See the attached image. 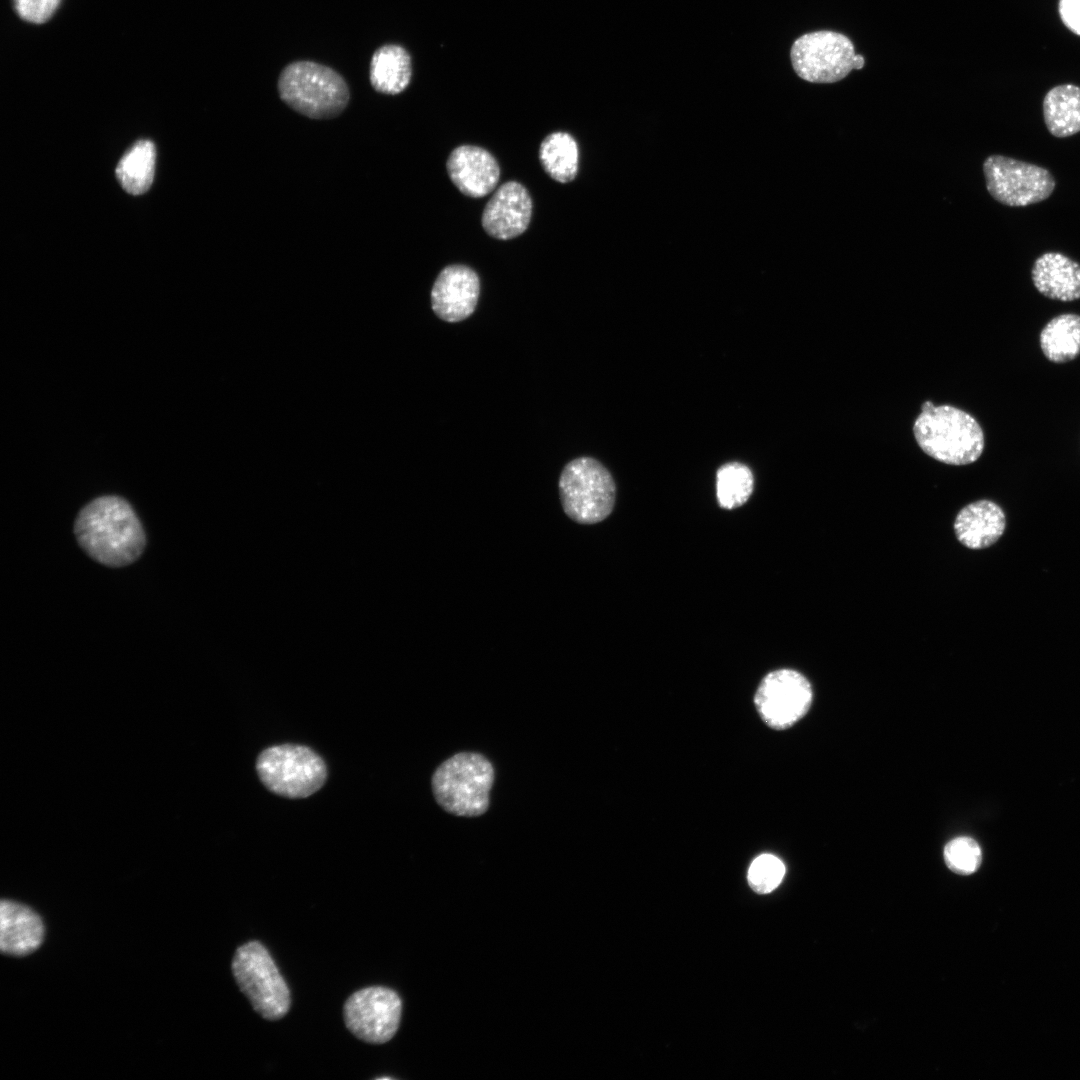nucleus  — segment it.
<instances>
[{"instance_id":"1","label":"nucleus","mask_w":1080,"mask_h":1080,"mask_svg":"<svg viewBox=\"0 0 1080 1080\" xmlns=\"http://www.w3.org/2000/svg\"><path fill=\"white\" fill-rule=\"evenodd\" d=\"M74 533L92 559L109 567L133 563L146 543L135 511L118 496H101L85 505L76 517Z\"/></svg>"},{"instance_id":"2","label":"nucleus","mask_w":1080,"mask_h":1080,"mask_svg":"<svg viewBox=\"0 0 1080 1080\" xmlns=\"http://www.w3.org/2000/svg\"><path fill=\"white\" fill-rule=\"evenodd\" d=\"M921 408L913 434L928 456L950 465L979 459L985 446L984 432L972 415L951 405L935 406L929 400Z\"/></svg>"},{"instance_id":"3","label":"nucleus","mask_w":1080,"mask_h":1080,"mask_svg":"<svg viewBox=\"0 0 1080 1080\" xmlns=\"http://www.w3.org/2000/svg\"><path fill=\"white\" fill-rule=\"evenodd\" d=\"M494 780V766L486 756L459 752L436 768L431 787L444 811L459 817H478L489 809Z\"/></svg>"},{"instance_id":"4","label":"nucleus","mask_w":1080,"mask_h":1080,"mask_svg":"<svg viewBox=\"0 0 1080 1080\" xmlns=\"http://www.w3.org/2000/svg\"><path fill=\"white\" fill-rule=\"evenodd\" d=\"M281 100L312 119H330L346 108L350 92L345 79L329 66L299 60L286 65L278 78Z\"/></svg>"},{"instance_id":"5","label":"nucleus","mask_w":1080,"mask_h":1080,"mask_svg":"<svg viewBox=\"0 0 1080 1080\" xmlns=\"http://www.w3.org/2000/svg\"><path fill=\"white\" fill-rule=\"evenodd\" d=\"M559 493L569 518L580 524H595L612 512L616 486L605 466L584 456L565 465L559 478Z\"/></svg>"},{"instance_id":"6","label":"nucleus","mask_w":1080,"mask_h":1080,"mask_svg":"<svg viewBox=\"0 0 1080 1080\" xmlns=\"http://www.w3.org/2000/svg\"><path fill=\"white\" fill-rule=\"evenodd\" d=\"M232 972L242 993L264 1019L278 1020L290 1008L289 988L267 949L258 941L239 946Z\"/></svg>"},{"instance_id":"7","label":"nucleus","mask_w":1080,"mask_h":1080,"mask_svg":"<svg viewBox=\"0 0 1080 1080\" xmlns=\"http://www.w3.org/2000/svg\"><path fill=\"white\" fill-rule=\"evenodd\" d=\"M256 770L271 792L288 798H305L318 791L327 778L323 759L302 745L269 747L258 756Z\"/></svg>"},{"instance_id":"8","label":"nucleus","mask_w":1080,"mask_h":1080,"mask_svg":"<svg viewBox=\"0 0 1080 1080\" xmlns=\"http://www.w3.org/2000/svg\"><path fill=\"white\" fill-rule=\"evenodd\" d=\"M796 74L811 83L828 84L861 69L865 59L855 53L852 41L839 32L821 30L797 38L790 51Z\"/></svg>"},{"instance_id":"9","label":"nucleus","mask_w":1080,"mask_h":1080,"mask_svg":"<svg viewBox=\"0 0 1080 1080\" xmlns=\"http://www.w3.org/2000/svg\"><path fill=\"white\" fill-rule=\"evenodd\" d=\"M989 194L999 203L1024 207L1046 200L1056 182L1044 167L1003 155H990L983 162Z\"/></svg>"},{"instance_id":"10","label":"nucleus","mask_w":1080,"mask_h":1080,"mask_svg":"<svg viewBox=\"0 0 1080 1080\" xmlns=\"http://www.w3.org/2000/svg\"><path fill=\"white\" fill-rule=\"evenodd\" d=\"M813 690L808 679L792 669L768 673L754 696L755 708L762 721L775 730H785L809 711Z\"/></svg>"},{"instance_id":"11","label":"nucleus","mask_w":1080,"mask_h":1080,"mask_svg":"<svg viewBox=\"0 0 1080 1080\" xmlns=\"http://www.w3.org/2000/svg\"><path fill=\"white\" fill-rule=\"evenodd\" d=\"M402 1002L387 987L372 986L354 992L344 1004V1021L358 1039L371 1043L388 1042L397 1032Z\"/></svg>"},{"instance_id":"12","label":"nucleus","mask_w":1080,"mask_h":1080,"mask_svg":"<svg viewBox=\"0 0 1080 1080\" xmlns=\"http://www.w3.org/2000/svg\"><path fill=\"white\" fill-rule=\"evenodd\" d=\"M479 293L480 280L472 268L462 264L449 265L435 279L431 306L440 319L459 322L474 312Z\"/></svg>"},{"instance_id":"13","label":"nucleus","mask_w":1080,"mask_h":1080,"mask_svg":"<svg viewBox=\"0 0 1080 1080\" xmlns=\"http://www.w3.org/2000/svg\"><path fill=\"white\" fill-rule=\"evenodd\" d=\"M533 204L528 190L517 181L500 185L486 203L481 223L485 232L499 240H509L528 228Z\"/></svg>"},{"instance_id":"14","label":"nucleus","mask_w":1080,"mask_h":1080,"mask_svg":"<svg viewBox=\"0 0 1080 1080\" xmlns=\"http://www.w3.org/2000/svg\"><path fill=\"white\" fill-rule=\"evenodd\" d=\"M448 176L457 189L472 198L492 192L500 178V167L486 149L461 145L452 150L446 162Z\"/></svg>"},{"instance_id":"15","label":"nucleus","mask_w":1080,"mask_h":1080,"mask_svg":"<svg viewBox=\"0 0 1080 1080\" xmlns=\"http://www.w3.org/2000/svg\"><path fill=\"white\" fill-rule=\"evenodd\" d=\"M44 939L41 917L26 905L2 900L0 903V949L11 956L37 950Z\"/></svg>"},{"instance_id":"16","label":"nucleus","mask_w":1080,"mask_h":1080,"mask_svg":"<svg viewBox=\"0 0 1080 1080\" xmlns=\"http://www.w3.org/2000/svg\"><path fill=\"white\" fill-rule=\"evenodd\" d=\"M1006 526L1003 510L990 500H978L963 507L954 521L958 541L969 549L990 547Z\"/></svg>"},{"instance_id":"17","label":"nucleus","mask_w":1080,"mask_h":1080,"mask_svg":"<svg viewBox=\"0 0 1080 1080\" xmlns=\"http://www.w3.org/2000/svg\"><path fill=\"white\" fill-rule=\"evenodd\" d=\"M1032 281L1043 296L1063 302L1080 299V264L1059 252L1039 256L1032 267Z\"/></svg>"},{"instance_id":"18","label":"nucleus","mask_w":1080,"mask_h":1080,"mask_svg":"<svg viewBox=\"0 0 1080 1080\" xmlns=\"http://www.w3.org/2000/svg\"><path fill=\"white\" fill-rule=\"evenodd\" d=\"M411 76V57L404 47L385 44L373 53L369 77L375 91L386 95L399 94L407 88Z\"/></svg>"},{"instance_id":"19","label":"nucleus","mask_w":1080,"mask_h":1080,"mask_svg":"<svg viewBox=\"0 0 1080 1080\" xmlns=\"http://www.w3.org/2000/svg\"><path fill=\"white\" fill-rule=\"evenodd\" d=\"M1043 116L1048 131L1055 137L1080 132V87L1063 84L1049 90L1043 100Z\"/></svg>"},{"instance_id":"20","label":"nucleus","mask_w":1080,"mask_h":1080,"mask_svg":"<svg viewBox=\"0 0 1080 1080\" xmlns=\"http://www.w3.org/2000/svg\"><path fill=\"white\" fill-rule=\"evenodd\" d=\"M1040 347L1051 362L1074 360L1080 354V315L1065 313L1052 318L1040 333Z\"/></svg>"},{"instance_id":"21","label":"nucleus","mask_w":1080,"mask_h":1080,"mask_svg":"<svg viewBox=\"0 0 1080 1080\" xmlns=\"http://www.w3.org/2000/svg\"><path fill=\"white\" fill-rule=\"evenodd\" d=\"M539 160L544 171L553 180L559 183L571 182L578 173V144L567 132L550 133L540 144Z\"/></svg>"},{"instance_id":"22","label":"nucleus","mask_w":1080,"mask_h":1080,"mask_svg":"<svg viewBox=\"0 0 1080 1080\" xmlns=\"http://www.w3.org/2000/svg\"><path fill=\"white\" fill-rule=\"evenodd\" d=\"M156 150L149 140L136 142L120 159L116 177L122 188L132 194L145 193L154 178Z\"/></svg>"},{"instance_id":"23","label":"nucleus","mask_w":1080,"mask_h":1080,"mask_svg":"<svg viewBox=\"0 0 1080 1080\" xmlns=\"http://www.w3.org/2000/svg\"><path fill=\"white\" fill-rule=\"evenodd\" d=\"M753 485V474L746 465L738 462L724 464L719 468L716 477L719 505L724 509L743 505L752 494Z\"/></svg>"},{"instance_id":"24","label":"nucleus","mask_w":1080,"mask_h":1080,"mask_svg":"<svg viewBox=\"0 0 1080 1080\" xmlns=\"http://www.w3.org/2000/svg\"><path fill=\"white\" fill-rule=\"evenodd\" d=\"M944 860L952 872L969 875L974 873L981 865V848L973 838L959 836L951 839L945 845Z\"/></svg>"},{"instance_id":"25","label":"nucleus","mask_w":1080,"mask_h":1080,"mask_svg":"<svg viewBox=\"0 0 1080 1080\" xmlns=\"http://www.w3.org/2000/svg\"><path fill=\"white\" fill-rule=\"evenodd\" d=\"M785 875V865L772 854L757 856L751 863L747 879L750 888L758 894H767L779 886Z\"/></svg>"},{"instance_id":"26","label":"nucleus","mask_w":1080,"mask_h":1080,"mask_svg":"<svg viewBox=\"0 0 1080 1080\" xmlns=\"http://www.w3.org/2000/svg\"><path fill=\"white\" fill-rule=\"evenodd\" d=\"M61 0H13L17 14L25 21L40 24L55 12Z\"/></svg>"},{"instance_id":"27","label":"nucleus","mask_w":1080,"mask_h":1080,"mask_svg":"<svg viewBox=\"0 0 1080 1080\" xmlns=\"http://www.w3.org/2000/svg\"><path fill=\"white\" fill-rule=\"evenodd\" d=\"M1059 14L1065 26L1080 36V0H1059Z\"/></svg>"}]
</instances>
